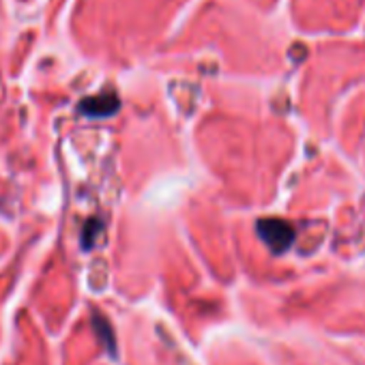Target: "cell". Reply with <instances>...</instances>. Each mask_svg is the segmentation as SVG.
I'll return each instance as SVG.
<instances>
[{"instance_id": "7a4b0ae2", "label": "cell", "mask_w": 365, "mask_h": 365, "mask_svg": "<svg viewBox=\"0 0 365 365\" xmlns=\"http://www.w3.org/2000/svg\"><path fill=\"white\" fill-rule=\"evenodd\" d=\"M80 110L88 116H110L118 110V99L110 93L88 97L80 103Z\"/></svg>"}, {"instance_id": "6da1fadb", "label": "cell", "mask_w": 365, "mask_h": 365, "mask_svg": "<svg viewBox=\"0 0 365 365\" xmlns=\"http://www.w3.org/2000/svg\"><path fill=\"white\" fill-rule=\"evenodd\" d=\"M258 235L271 247V252H275V254L286 252L294 241V230L282 220H262V222H258Z\"/></svg>"}]
</instances>
